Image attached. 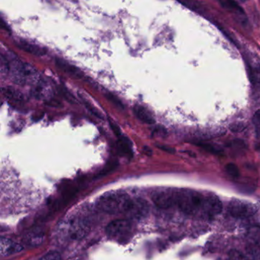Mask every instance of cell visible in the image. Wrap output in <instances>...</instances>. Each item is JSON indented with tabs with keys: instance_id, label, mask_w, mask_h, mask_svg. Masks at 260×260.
<instances>
[{
	"instance_id": "6da1fadb",
	"label": "cell",
	"mask_w": 260,
	"mask_h": 260,
	"mask_svg": "<svg viewBox=\"0 0 260 260\" xmlns=\"http://www.w3.org/2000/svg\"><path fill=\"white\" fill-rule=\"evenodd\" d=\"M130 199L125 193L109 191L99 199L97 206L108 214L124 212Z\"/></svg>"
},
{
	"instance_id": "7a4b0ae2",
	"label": "cell",
	"mask_w": 260,
	"mask_h": 260,
	"mask_svg": "<svg viewBox=\"0 0 260 260\" xmlns=\"http://www.w3.org/2000/svg\"><path fill=\"white\" fill-rule=\"evenodd\" d=\"M203 197L199 192L189 189L176 191V205L185 214H191L202 207Z\"/></svg>"
},
{
	"instance_id": "3957f363",
	"label": "cell",
	"mask_w": 260,
	"mask_h": 260,
	"mask_svg": "<svg viewBox=\"0 0 260 260\" xmlns=\"http://www.w3.org/2000/svg\"><path fill=\"white\" fill-rule=\"evenodd\" d=\"M257 207L254 204L240 199H232L228 205V211L231 215L240 218L251 217L256 213Z\"/></svg>"
},
{
	"instance_id": "277c9868",
	"label": "cell",
	"mask_w": 260,
	"mask_h": 260,
	"mask_svg": "<svg viewBox=\"0 0 260 260\" xmlns=\"http://www.w3.org/2000/svg\"><path fill=\"white\" fill-rule=\"evenodd\" d=\"M132 230V223L128 220L120 219L114 220L108 225L106 234L113 240H122L130 235Z\"/></svg>"
},
{
	"instance_id": "5b68a950",
	"label": "cell",
	"mask_w": 260,
	"mask_h": 260,
	"mask_svg": "<svg viewBox=\"0 0 260 260\" xmlns=\"http://www.w3.org/2000/svg\"><path fill=\"white\" fill-rule=\"evenodd\" d=\"M152 200L159 208L167 209L176 205V191L173 189H161L154 192Z\"/></svg>"
},
{
	"instance_id": "8992f818",
	"label": "cell",
	"mask_w": 260,
	"mask_h": 260,
	"mask_svg": "<svg viewBox=\"0 0 260 260\" xmlns=\"http://www.w3.org/2000/svg\"><path fill=\"white\" fill-rule=\"evenodd\" d=\"M149 212V205L147 202L141 199H130L124 213L131 218L140 219L145 217Z\"/></svg>"
},
{
	"instance_id": "52a82bcc",
	"label": "cell",
	"mask_w": 260,
	"mask_h": 260,
	"mask_svg": "<svg viewBox=\"0 0 260 260\" xmlns=\"http://www.w3.org/2000/svg\"><path fill=\"white\" fill-rule=\"evenodd\" d=\"M210 216L217 215L222 211V202L217 196L212 193L207 194L202 200V207Z\"/></svg>"
},
{
	"instance_id": "ba28073f",
	"label": "cell",
	"mask_w": 260,
	"mask_h": 260,
	"mask_svg": "<svg viewBox=\"0 0 260 260\" xmlns=\"http://www.w3.org/2000/svg\"><path fill=\"white\" fill-rule=\"evenodd\" d=\"M69 229L71 238L74 240H80L88 234L89 226L84 220H75L71 223Z\"/></svg>"
},
{
	"instance_id": "9c48e42d",
	"label": "cell",
	"mask_w": 260,
	"mask_h": 260,
	"mask_svg": "<svg viewBox=\"0 0 260 260\" xmlns=\"http://www.w3.org/2000/svg\"><path fill=\"white\" fill-rule=\"evenodd\" d=\"M23 249L19 243H16L10 239L1 237L0 240V253L2 256H8L18 253Z\"/></svg>"
},
{
	"instance_id": "30bf717a",
	"label": "cell",
	"mask_w": 260,
	"mask_h": 260,
	"mask_svg": "<svg viewBox=\"0 0 260 260\" xmlns=\"http://www.w3.org/2000/svg\"><path fill=\"white\" fill-rule=\"evenodd\" d=\"M55 63L59 69L63 71V72L73 76V77H77V78H82L83 77V73L74 65L67 62L66 60L63 59L57 58L55 59Z\"/></svg>"
},
{
	"instance_id": "8fae6325",
	"label": "cell",
	"mask_w": 260,
	"mask_h": 260,
	"mask_svg": "<svg viewBox=\"0 0 260 260\" xmlns=\"http://www.w3.org/2000/svg\"><path fill=\"white\" fill-rule=\"evenodd\" d=\"M249 74L254 92L260 93V63H249Z\"/></svg>"
},
{
	"instance_id": "7c38bea8",
	"label": "cell",
	"mask_w": 260,
	"mask_h": 260,
	"mask_svg": "<svg viewBox=\"0 0 260 260\" xmlns=\"http://www.w3.org/2000/svg\"><path fill=\"white\" fill-rule=\"evenodd\" d=\"M16 45L22 51H25L28 54H33V55L43 56L47 53L45 48H41L39 45L28 43L26 41L20 40Z\"/></svg>"
},
{
	"instance_id": "4fadbf2b",
	"label": "cell",
	"mask_w": 260,
	"mask_h": 260,
	"mask_svg": "<svg viewBox=\"0 0 260 260\" xmlns=\"http://www.w3.org/2000/svg\"><path fill=\"white\" fill-rule=\"evenodd\" d=\"M134 113L136 115L138 119L141 120L144 123L148 124H153L155 123L154 118L150 112L143 106L136 105L134 107Z\"/></svg>"
},
{
	"instance_id": "5bb4252c",
	"label": "cell",
	"mask_w": 260,
	"mask_h": 260,
	"mask_svg": "<svg viewBox=\"0 0 260 260\" xmlns=\"http://www.w3.org/2000/svg\"><path fill=\"white\" fill-rule=\"evenodd\" d=\"M118 153L123 156H132V143L128 138L124 136L120 137L118 138Z\"/></svg>"
},
{
	"instance_id": "9a60e30c",
	"label": "cell",
	"mask_w": 260,
	"mask_h": 260,
	"mask_svg": "<svg viewBox=\"0 0 260 260\" xmlns=\"http://www.w3.org/2000/svg\"><path fill=\"white\" fill-rule=\"evenodd\" d=\"M3 93L7 97V98L14 102H22L24 100V96L19 91L13 89L11 87L3 88Z\"/></svg>"
},
{
	"instance_id": "2e32d148",
	"label": "cell",
	"mask_w": 260,
	"mask_h": 260,
	"mask_svg": "<svg viewBox=\"0 0 260 260\" xmlns=\"http://www.w3.org/2000/svg\"><path fill=\"white\" fill-rule=\"evenodd\" d=\"M220 4H221L222 7L228 9V10H231V11L235 12L237 14L240 15V16L244 15L243 9L237 4V3L233 2V1H223V2H220Z\"/></svg>"
},
{
	"instance_id": "e0dca14e",
	"label": "cell",
	"mask_w": 260,
	"mask_h": 260,
	"mask_svg": "<svg viewBox=\"0 0 260 260\" xmlns=\"http://www.w3.org/2000/svg\"><path fill=\"white\" fill-rule=\"evenodd\" d=\"M248 256L252 260H258L260 258V249L252 245L246 248Z\"/></svg>"
},
{
	"instance_id": "ac0fdd59",
	"label": "cell",
	"mask_w": 260,
	"mask_h": 260,
	"mask_svg": "<svg viewBox=\"0 0 260 260\" xmlns=\"http://www.w3.org/2000/svg\"><path fill=\"white\" fill-rule=\"evenodd\" d=\"M252 122H253L254 128H255V136L258 139L260 138V109L257 110L254 114L252 118Z\"/></svg>"
},
{
	"instance_id": "d6986e66",
	"label": "cell",
	"mask_w": 260,
	"mask_h": 260,
	"mask_svg": "<svg viewBox=\"0 0 260 260\" xmlns=\"http://www.w3.org/2000/svg\"><path fill=\"white\" fill-rule=\"evenodd\" d=\"M226 173L233 178H238L240 176V171L238 167L234 164H229L225 167Z\"/></svg>"
},
{
	"instance_id": "ffe728a7",
	"label": "cell",
	"mask_w": 260,
	"mask_h": 260,
	"mask_svg": "<svg viewBox=\"0 0 260 260\" xmlns=\"http://www.w3.org/2000/svg\"><path fill=\"white\" fill-rule=\"evenodd\" d=\"M106 95V99H107L109 101H110L111 103H113L116 107L119 108L121 109H124V106L123 105L122 102L116 96V95H114V94L111 93V92H108V93L105 94Z\"/></svg>"
},
{
	"instance_id": "44dd1931",
	"label": "cell",
	"mask_w": 260,
	"mask_h": 260,
	"mask_svg": "<svg viewBox=\"0 0 260 260\" xmlns=\"http://www.w3.org/2000/svg\"><path fill=\"white\" fill-rule=\"evenodd\" d=\"M82 100H83V103H84L85 106H86V109H88V110L89 111V112H91V113L92 114V115H95V117H97V118H100V119H103V115H102V114L100 113V112H99L98 110H97L95 108H94L93 106H92V104H90V103H89V102L86 101V100H85L84 99L81 98Z\"/></svg>"
},
{
	"instance_id": "7402d4cb",
	"label": "cell",
	"mask_w": 260,
	"mask_h": 260,
	"mask_svg": "<svg viewBox=\"0 0 260 260\" xmlns=\"http://www.w3.org/2000/svg\"><path fill=\"white\" fill-rule=\"evenodd\" d=\"M230 260H247L244 255L239 251L236 250V249H232L230 251L229 253Z\"/></svg>"
},
{
	"instance_id": "603a6c76",
	"label": "cell",
	"mask_w": 260,
	"mask_h": 260,
	"mask_svg": "<svg viewBox=\"0 0 260 260\" xmlns=\"http://www.w3.org/2000/svg\"><path fill=\"white\" fill-rule=\"evenodd\" d=\"M40 260H61V256L58 252L51 251V252L45 254L43 257L41 258Z\"/></svg>"
},
{
	"instance_id": "cb8c5ba5",
	"label": "cell",
	"mask_w": 260,
	"mask_h": 260,
	"mask_svg": "<svg viewBox=\"0 0 260 260\" xmlns=\"http://www.w3.org/2000/svg\"><path fill=\"white\" fill-rule=\"evenodd\" d=\"M246 125L243 124V122H235L233 123L230 126V129L233 132H240L244 130Z\"/></svg>"
},
{
	"instance_id": "d4e9b609",
	"label": "cell",
	"mask_w": 260,
	"mask_h": 260,
	"mask_svg": "<svg viewBox=\"0 0 260 260\" xmlns=\"http://www.w3.org/2000/svg\"><path fill=\"white\" fill-rule=\"evenodd\" d=\"M198 145L201 146V147L205 149L207 151L210 152V153H218L219 152H220V150H219L218 149L215 148V147H213L211 144H198Z\"/></svg>"
},
{
	"instance_id": "484cf974",
	"label": "cell",
	"mask_w": 260,
	"mask_h": 260,
	"mask_svg": "<svg viewBox=\"0 0 260 260\" xmlns=\"http://www.w3.org/2000/svg\"><path fill=\"white\" fill-rule=\"evenodd\" d=\"M109 125H110L111 128H112V132H114L115 136L118 137V138L122 136L121 130H120L119 127L116 124L112 122V121H109Z\"/></svg>"
},
{
	"instance_id": "4316f807",
	"label": "cell",
	"mask_w": 260,
	"mask_h": 260,
	"mask_svg": "<svg viewBox=\"0 0 260 260\" xmlns=\"http://www.w3.org/2000/svg\"><path fill=\"white\" fill-rule=\"evenodd\" d=\"M157 147H159V148L162 149V150H166V151L170 152V153H173V152H175V150H173V149L170 148V147H165V146L158 145Z\"/></svg>"
},
{
	"instance_id": "83f0119b",
	"label": "cell",
	"mask_w": 260,
	"mask_h": 260,
	"mask_svg": "<svg viewBox=\"0 0 260 260\" xmlns=\"http://www.w3.org/2000/svg\"><path fill=\"white\" fill-rule=\"evenodd\" d=\"M1 25H2V28H5V30H7V31H10V28L4 23V19H3L2 18H1Z\"/></svg>"
}]
</instances>
